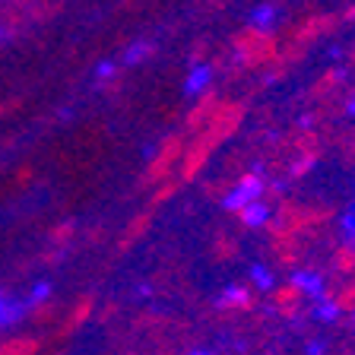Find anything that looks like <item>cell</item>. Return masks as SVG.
<instances>
[{"label": "cell", "instance_id": "1", "mask_svg": "<svg viewBox=\"0 0 355 355\" xmlns=\"http://www.w3.org/2000/svg\"><path fill=\"white\" fill-rule=\"evenodd\" d=\"M260 191H263V181H260L257 175L241 178V181H238V184L225 193V207H229V209L251 207V203H257V200H260Z\"/></svg>", "mask_w": 355, "mask_h": 355}, {"label": "cell", "instance_id": "2", "mask_svg": "<svg viewBox=\"0 0 355 355\" xmlns=\"http://www.w3.org/2000/svg\"><path fill=\"white\" fill-rule=\"evenodd\" d=\"M292 282H295V288H298V292H304V295H308V302H314V304H318L320 298H324V276H318V273H308V270H302V273H295V276H292Z\"/></svg>", "mask_w": 355, "mask_h": 355}, {"label": "cell", "instance_id": "3", "mask_svg": "<svg viewBox=\"0 0 355 355\" xmlns=\"http://www.w3.org/2000/svg\"><path fill=\"white\" fill-rule=\"evenodd\" d=\"M26 311H29V302H13L0 295V327H13L16 320H22Z\"/></svg>", "mask_w": 355, "mask_h": 355}, {"label": "cell", "instance_id": "4", "mask_svg": "<svg viewBox=\"0 0 355 355\" xmlns=\"http://www.w3.org/2000/svg\"><path fill=\"white\" fill-rule=\"evenodd\" d=\"M241 216H244V222H248L251 229H260V225L270 219V207H266L263 200H257V203H251V207H244Z\"/></svg>", "mask_w": 355, "mask_h": 355}, {"label": "cell", "instance_id": "5", "mask_svg": "<svg viewBox=\"0 0 355 355\" xmlns=\"http://www.w3.org/2000/svg\"><path fill=\"white\" fill-rule=\"evenodd\" d=\"M207 86H209V67H193L184 83V92L187 96H197L200 89H207Z\"/></svg>", "mask_w": 355, "mask_h": 355}, {"label": "cell", "instance_id": "6", "mask_svg": "<svg viewBox=\"0 0 355 355\" xmlns=\"http://www.w3.org/2000/svg\"><path fill=\"white\" fill-rule=\"evenodd\" d=\"M314 318H318V320H327V324H330V320L340 318V304H336V302H327V298H320V302L314 304Z\"/></svg>", "mask_w": 355, "mask_h": 355}, {"label": "cell", "instance_id": "7", "mask_svg": "<svg viewBox=\"0 0 355 355\" xmlns=\"http://www.w3.org/2000/svg\"><path fill=\"white\" fill-rule=\"evenodd\" d=\"M276 19V7H260L254 10V26H260V29H270Z\"/></svg>", "mask_w": 355, "mask_h": 355}, {"label": "cell", "instance_id": "8", "mask_svg": "<svg viewBox=\"0 0 355 355\" xmlns=\"http://www.w3.org/2000/svg\"><path fill=\"white\" fill-rule=\"evenodd\" d=\"M251 279L257 282L260 288H273V276H270L266 266H251Z\"/></svg>", "mask_w": 355, "mask_h": 355}, {"label": "cell", "instance_id": "9", "mask_svg": "<svg viewBox=\"0 0 355 355\" xmlns=\"http://www.w3.org/2000/svg\"><path fill=\"white\" fill-rule=\"evenodd\" d=\"M248 302V292H244V288H225V292H222V302L219 304H244Z\"/></svg>", "mask_w": 355, "mask_h": 355}, {"label": "cell", "instance_id": "10", "mask_svg": "<svg viewBox=\"0 0 355 355\" xmlns=\"http://www.w3.org/2000/svg\"><path fill=\"white\" fill-rule=\"evenodd\" d=\"M48 295H51V282H38V286L32 288V295H29V308L32 304H42Z\"/></svg>", "mask_w": 355, "mask_h": 355}, {"label": "cell", "instance_id": "11", "mask_svg": "<svg viewBox=\"0 0 355 355\" xmlns=\"http://www.w3.org/2000/svg\"><path fill=\"white\" fill-rule=\"evenodd\" d=\"M149 54V44H137L133 51H127V64H137V60H143Z\"/></svg>", "mask_w": 355, "mask_h": 355}, {"label": "cell", "instance_id": "12", "mask_svg": "<svg viewBox=\"0 0 355 355\" xmlns=\"http://www.w3.org/2000/svg\"><path fill=\"white\" fill-rule=\"evenodd\" d=\"M343 229H346V235L355 241V213H349V216H343Z\"/></svg>", "mask_w": 355, "mask_h": 355}, {"label": "cell", "instance_id": "13", "mask_svg": "<svg viewBox=\"0 0 355 355\" xmlns=\"http://www.w3.org/2000/svg\"><path fill=\"white\" fill-rule=\"evenodd\" d=\"M308 355H324V343H320V340L308 343Z\"/></svg>", "mask_w": 355, "mask_h": 355}, {"label": "cell", "instance_id": "14", "mask_svg": "<svg viewBox=\"0 0 355 355\" xmlns=\"http://www.w3.org/2000/svg\"><path fill=\"white\" fill-rule=\"evenodd\" d=\"M187 355H213V352H207V349H193V352H187Z\"/></svg>", "mask_w": 355, "mask_h": 355}, {"label": "cell", "instance_id": "15", "mask_svg": "<svg viewBox=\"0 0 355 355\" xmlns=\"http://www.w3.org/2000/svg\"><path fill=\"white\" fill-rule=\"evenodd\" d=\"M352 324H355V314H352Z\"/></svg>", "mask_w": 355, "mask_h": 355}]
</instances>
